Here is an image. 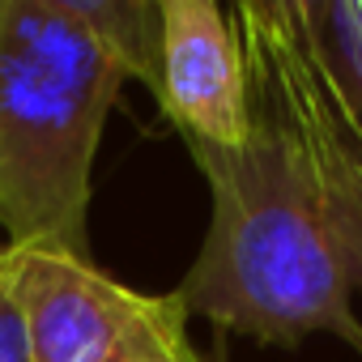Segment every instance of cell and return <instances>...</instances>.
Instances as JSON below:
<instances>
[{
    "label": "cell",
    "instance_id": "4",
    "mask_svg": "<svg viewBox=\"0 0 362 362\" xmlns=\"http://www.w3.org/2000/svg\"><path fill=\"white\" fill-rule=\"evenodd\" d=\"M158 103L188 145L247 141V56L235 13L214 0H158Z\"/></svg>",
    "mask_w": 362,
    "mask_h": 362
},
{
    "label": "cell",
    "instance_id": "5",
    "mask_svg": "<svg viewBox=\"0 0 362 362\" xmlns=\"http://www.w3.org/2000/svg\"><path fill=\"white\" fill-rule=\"evenodd\" d=\"M303 18L354 128L362 132V0H303Z\"/></svg>",
    "mask_w": 362,
    "mask_h": 362
},
{
    "label": "cell",
    "instance_id": "3",
    "mask_svg": "<svg viewBox=\"0 0 362 362\" xmlns=\"http://www.w3.org/2000/svg\"><path fill=\"white\" fill-rule=\"evenodd\" d=\"M30 332L35 362H111L153 328L188 315L175 294H136L94 269V260L52 247H0Z\"/></svg>",
    "mask_w": 362,
    "mask_h": 362
},
{
    "label": "cell",
    "instance_id": "2",
    "mask_svg": "<svg viewBox=\"0 0 362 362\" xmlns=\"http://www.w3.org/2000/svg\"><path fill=\"white\" fill-rule=\"evenodd\" d=\"M128 73L77 0H0V230L90 260L94 153Z\"/></svg>",
    "mask_w": 362,
    "mask_h": 362
},
{
    "label": "cell",
    "instance_id": "8",
    "mask_svg": "<svg viewBox=\"0 0 362 362\" xmlns=\"http://www.w3.org/2000/svg\"><path fill=\"white\" fill-rule=\"evenodd\" d=\"M0 362H35L30 358V332H26V315L22 303L0 269Z\"/></svg>",
    "mask_w": 362,
    "mask_h": 362
},
{
    "label": "cell",
    "instance_id": "6",
    "mask_svg": "<svg viewBox=\"0 0 362 362\" xmlns=\"http://www.w3.org/2000/svg\"><path fill=\"white\" fill-rule=\"evenodd\" d=\"M86 22L111 47L128 77L158 90V43H162V13L158 0H77Z\"/></svg>",
    "mask_w": 362,
    "mask_h": 362
},
{
    "label": "cell",
    "instance_id": "7",
    "mask_svg": "<svg viewBox=\"0 0 362 362\" xmlns=\"http://www.w3.org/2000/svg\"><path fill=\"white\" fill-rule=\"evenodd\" d=\"M111 362H201L192 341H188V315L166 320L162 328H153L149 337H141L136 345H128Z\"/></svg>",
    "mask_w": 362,
    "mask_h": 362
},
{
    "label": "cell",
    "instance_id": "1",
    "mask_svg": "<svg viewBox=\"0 0 362 362\" xmlns=\"http://www.w3.org/2000/svg\"><path fill=\"white\" fill-rule=\"evenodd\" d=\"M247 56V141L188 145L209 184L205 243L170 294L188 315L294 349L332 332L362 354V132L354 128L303 0L235 5Z\"/></svg>",
    "mask_w": 362,
    "mask_h": 362
}]
</instances>
